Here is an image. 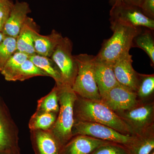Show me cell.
<instances>
[{
  "instance_id": "obj_1",
  "label": "cell",
  "mask_w": 154,
  "mask_h": 154,
  "mask_svg": "<svg viewBox=\"0 0 154 154\" xmlns=\"http://www.w3.org/2000/svg\"><path fill=\"white\" fill-rule=\"evenodd\" d=\"M75 121L87 122L104 125L119 132L134 135L126 122L100 100H91L77 96L74 107Z\"/></svg>"
},
{
  "instance_id": "obj_2",
  "label": "cell",
  "mask_w": 154,
  "mask_h": 154,
  "mask_svg": "<svg viewBox=\"0 0 154 154\" xmlns=\"http://www.w3.org/2000/svg\"><path fill=\"white\" fill-rule=\"evenodd\" d=\"M55 85L58 89L59 111L55 123L49 130L63 147L73 137L74 107L77 95L71 86L65 84Z\"/></svg>"
},
{
  "instance_id": "obj_3",
  "label": "cell",
  "mask_w": 154,
  "mask_h": 154,
  "mask_svg": "<svg viewBox=\"0 0 154 154\" xmlns=\"http://www.w3.org/2000/svg\"><path fill=\"white\" fill-rule=\"evenodd\" d=\"M113 34L105 39L96 56L102 60L113 63L119 57L129 52L133 40L141 30L142 27H133L119 23L110 24Z\"/></svg>"
},
{
  "instance_id": "obj_4",
  "label": "cell",
  "mask_w": 154,
  "mask_h": 154,
  "mask_svg": "<svg viewBox=\"0 0 154 154\" xmlns=\"http://www.w3.org/2000/svg\"><path fill=\"white\" fill-rule=\"evenodd\" d=\"M78 73L72 89L78 96L91 100H100L101 96L97 87L94 69L95 56L87 54L75 55Z\"/></svg>"
},
{
  "instance_id": "obj_5",
  "label": "cell",
  "mask_w": 154,
  "mask_h": 154,
  "mask_svg": "<svg viewBox=\"0 0 154 154\" xmlns=\"http://www.w3.org/2000/svg\"><path fill=\"white\" fill-rule=\"evenodd\" d=\"M72 133L73 137L77 135H85L101 140L122 145L127 149L134 138V135L123 134L104 125L87 122L75 121Z\"/></svg>"
},
{
  "instance_id": "obj_6",
  "label": "cell",
  "mask_w": 154,
  "mask_h": 154,
  "mask_svg": "<svg viewBox=\"0 0 154 154\" xmlns=\"http://www.w3.org/2000/svg\"><path fill=\"white\" fill-rule=\"evenodd\" d=\"M73 43L68 37L61 38L51 58L60 70L63 84L72 86L78 73V65L72 54Z\"/></svg>"
},
{
  "instance_id": "obj_7",
  "label": "cell",
  "mask_w": 154,
  "mask_h": 154,
  "mask_svg": "<svg viewBox=\"0 0 154 154\" xmlns=\"http://www.w3.org/2000/svg\"><path fill=\"white\" fill-rule=\"evenodd\" d=\"M110 24L119 23L133 27L154 30V20L145 16L140 8L123 2L112 6L110 11Z\"/></svg>"
},
{
  "instance_id": "obj_8",
  "label": "cell",
  "mask_w": 154,
  "mask_h": 154,
  "mask_svg": "<svg viewBox=\"0 0 154 154\" xmlns=\"http://www.w3.org/2000/svg\"><path fill=\"white\" fill-rule=\"evenodd\" d=\"M131 128L134 135L154 126V102H139L126 111L116 113Z\"/></svg>"
},
{
  "instance_id": "obj_9",
  "label": "cell",
  "mask_w": 154,
  "mask_h": 154,
  "mask_svg": "<svg viewBox=\"0 0 154 154\" xmlns=\"http://www.w3.org/2000/svg\"><path fill=\"white\" fill-rule=\"evenodd\" d=\"M0 152L21 154L19 145V130L8 108L0 100Z\"/></svg>"
},
{
  "instance_id": "obj_10",
  "label": "cell",
  "mask_w": 154,
  "mask_h": 154,
  "mask_svg": "<svg viewBox=\"0 0 154 154\" xmlns=\"http://www.w3.org/2000/svg\"><path fill=\"white\" fill-rule=\"evenodd\" d=\"M101 100L115 113L129 110L140 102L136 93L119 84L101 96Z\"/></svg>"
},
{
  "instance_id": "obj_11",
  "label": "cell",
  "mask_w": 154,
  "mask_h": 154,
  "mask_svg": "<svg viewBox=\"0 0 154 154\" xmlns=\"http://www.w3.org/2000/svg\"><path fill=\"white\" fill-rule=\"evenodd\" d=\"M132 56L129 52L119 57L113 62V69L119 85L136 93L139 82V73L134 69Z\"/></svg>"
},
{
  "instance_id": "obj_12",
  "label": "cell",
  "mask_w": 154,
  "mask_h": 154,
  "mask_svg": "<svg viewBox=\"0 0 154 154\" xmlns=\"http://www.w3.org/2000/svg\"><path fill=\"white\" fill-rule=\"evenodd\" d=\"M31 10L28 3L16 1L4 26L2 33L5 36L17 38Z\"/></svg>"
},
{
  "instance_id": "obj_13",
  "label": "cell",
  "mask_w": 154,
  "mask_h": 154,
  "mask_svg": "<svg viewBox=\"0 0 154 154\" xmlns=\"http://www.w3.org/2000/svg\"><path fill=\"white\" fill-rule=\"evenodd\" d=\"M30 132L35 154H60L63 147L49 130H35Z\"/></svg>"
},
{
  "instance_id": "obj_14",
  "label": "cell",
  "mask_w": 154,
  "mask_h": 154,
  "mask_svg": "<svg viewBox=\"0 0 154 154\" xmlns=\"http://www.w3.org/2000/svg\"><path fill=\"white\" fill-rule=\"evenodd\" d=\"M113 63L102 60L95 56L94 76L101 96L119 84L113 71Z\"/></svg>"
},
{
  "instance_id": "obj_15",
  "label": "cell",
  "mask_w": 154,
  "mask_h": 154,
  "mask_svg": "<svg viewBox=\"0 0 154 154\" xmlns=\"http://www.w3.org/2000/svg\"><path fill=\"white\" fill-rule=\"evenodd\" d=\"M110 143L85 135H77L63 147L60 154H91L100 146Z\"/></svg>"
},
{
  "instance_id": "obj_16",
  "label": "cell",
  "mask_w": 154,
  "mask_h": 154,
  "mask_svg": "<svg viewBox=\"0 0 154 154\" xmlns=\"http://www.w3.org/2000/svg\"><path fill=\"white\" fill-rule=\"evenodd\" d=\"M38 27L33 19L28 17L17 38V51L24 53L28 56L36 54L34 48L33 36Z\"/></svg>"
},
{
  "instance_id": "obj_17",
  "label": "cell",
  "mask_w": 154,
  "mask_h": 154,
  "mask_svg": "<svg viewBox=\"0 0 154 154\" xmlns=\"http://www.w3.org/2000/svg\"><path fill=\"white\" fill-rule=\"evenodd\" d=\"M63 36L56 30H53L49 35H42L38 31L33 36L34 48L36 54L51 57Z\"/></svg>"
},
{
  "instance_id": "obj_18",
  "label": "cell",
  "mask_w": 154,
  "mask_h": 154,
  "mask_svg": "<svg viewBox=\"0 0 154 154\" xmlns=\"http://www.w3.org/2000/svg\"><path fill=\"white\" fill-rule=\"evenodd\" d=\"M130 154H149L154 149V126L138 134L127 148Z\"/></svg>"
},
{
  "instance_id": "obj_19",
  "label": "cell",
  "mask_w": 154,
  "mask_h": 154,
  "mask_svg": "<svg viewBox=\"0 0 154 154\" xmlns=\"http://www.w3.org/2000/svg\"><path fill=\"white\" fill-rule=\"evenodd\" d=\"M36 66L45 72L48 76L51 77L55 82V85H59L63 84L60 70L51 57L36 54L28 57Z\"/></svg>"
},
{
  "instance_id": "obj_20",
  "label": "cell",
  "mask_w": 154,
  "mask_h": 154,
  "mask_svg": "<svg viewBox=\"0 0 154 154\" xmlns=\"http://www.w3.org/2000/svg\"><path fill=\"white\" fill-rule=\"evenodd\" d=\"M142 29L133 40L132 47L142 49L150 59L152 66H154V38L153 30L149 28Z\"/></svg>"
},
{
  "instance_id": "obj_21",
  "label": "cell",
  "mask_w": 154,
  "mask_h": 154,
  "mask_svg": "<svg viewBox=\"0 0 154 154\" xmlns=\"http://www.w3.org/2000/svg\"><path fill=\"white\" fill-rule=\"evenodd\" d=\"M136 94L141 102L154 101V74L139 73V82Z\"/></svg>"
},
{
  "instance_id": "obj_22",
  "label": "cell",
  "mask_w": 154,
  "mask_h": 154,
  "mask_svg": "<svg viewBox=\"0 0 154 154\" xmlns=\"http://www.w3.org/2000/svg\"><path fill=\"white\" fill-rule=\"evenodd\" d=\"M58 113L47 112L36 110L29 122L30 131L50 130L55 123Z\"/></svg>"
},
{
  "instance_id": "obj_23",
  "label": "cell",
  "mask_w": 154,
  "mask_h": 154,
  "mask_svg": "<svg viewBox=\"0 0 154 154\" xmlns=\"http://www.w3.org/2000/svg\"><path fill=\"white\" fill-rule=\"evenodd\" d=\"M29 56L24 53L16 51L6 62L0 72L5 79L9 82L11 80L19 69L22 63Z\"/></svg>"
},
{
  "instance_id": "obj_24",
  "label": "cell",
  "mask_w": 154,
  "mask_h": 154,
  "mask_svg": "<svg viewBox=\"0 0 154 154\" xmlns=\"http://www.w3.org/2000/svg\"><path fill=\"white\" fill-rule=\"evenodd\" d=\"M36 76H48V75L28 58L22 63L11 80V82L18 81L23 82Z\"/></svg>"
},
{
  "instance_id": "obj_25",
  "label": "cell",
  "mask_w": 154,
  "mask_h": 154,
  "mask_svg": "<svg viewBox=\"0 0 154 154\" xmlns=\"http://www.w3.org/2000/svg\"><path fill=\"white\" fill-rule=\"evenodd\" d=\"M59 109L58 89L55 85L49 94L38 100L36 110L58 113Z\"/></svg>"
},
{
  "instance_id": "obj_26",
  "label": "cell",
  "mask_w": 154,
  "mask_h": 154,
  "mask_svg": "<svg viewBox=\"0 0 154 154\" xmlns=\"http://www.w3.org/2000/svg\"><path fill=\"white\" fill-rule=\"evenodd\" d=\"M17 51V38L5 36L0 44V71L6 62Z\"/></svg>"
},
{
  "instance_id": "obj_27",
  "label": "cell",
  "mask_w": 154,
  "mask_h": 154,
  "mask_svg": "<svg viewBox=\"0 0 154 154\" xmlns=\"http://www.w3.org/2000/svg\"><path fill=\"white\" fill-rule=\"evenodd\" d=\"M91 154H130L125 146L113 143L100 146Z\"/></svg>"
},
{
  "instance_id": "obj_28",
  "label": "cell",
  "mask_w": 154,
  "mask_h": 154,
  "mask_svg": "<svg viewBox=\"0 0 154 154\" xmlns=\"http://www.w3.org/2000/svg\"><path fill=\"white\" fill-rule=\"evenodd\" d=\"M140 8L145 16L154 20V0H144Z\"/></svg>"
},
{
  "instance_id": "obj_29",
  "label": "cell",
  "mask_w": 154,
  "mask_h": 154,
  "mask_svg": "<svg viewBox=\"0 0 154 154\" xmlns=\"http://www.w3.org/2000/svg\"><path fill=\"white\" fill-rule=\"evenodd\" d=\"M14 4L11 0L0 1V19H8Z\"/></svg>"
},
{
  "instance_id": "obj_30",
  "label": "cell",
  "mask_w": 154,
  "mask_h": 154,
  "mask_svg": "<svg viewBox=\"0 0 154 154\" xmlns=\"http://www.w3.org/2000/svg\"><path fill=\"white\" fill-rule=\"evenodd\" d=\"M144 0H123V2L128 5L140 7L141 5Z\"/></svg>"
},
{
  "instance_id": "obj_31",
  "label": "cell",
  "mask_w": 154,
  "mask_h": 154,
  "mask_svg": "<svg viewBox=\"0 0 154 154\" xmlns=\"http://www.w3.org/2000/svg\"><path fill=\"white\" fill-rule=\"evenodd\" d=\"M7 19H0V32H2L5 23Z\"/></svg>"
},
{
  "instance_id": "obj_32",
  "label": "cell",
  "mask_w": 154,
  "mask_h": 154,
  "mask_svg": "<svg viewBox=\"0 0 154 154\" xmlns=\"http://www.w3.org/2000/svg\"><path fill=\"white\" fill-rule=\"evenodd\" d=\"M109 2L110 5L112 7L123 2V0H109Z\"/></svg>"
},
{
  "instance_id": "obj_33",
  "label": "cell",
  "mask_w": 154,
  "mask_h": 154,
  "mask_svg": "<svg viewBox=\"0 0 154 154\" xmlns=\"http://www.w3.org/2000/svg\"><path fill=\"white\" fill-rule=\"evenodd\" d=\"M5 35L3 34L2 32H0V44L2 42L4 38H5Z\"/></svg>"
},
{
  "instance_id": "obj_34",
  "label": "cell",
  "mask_w": 154,
  "mask_h": 154,
  "mask_svg": "<svg viewBox=\"0 0 154 154\" xmlns=\"http://www.w3.org/2000/svg\"><path fill=\"white\" fill-rule=\"evenodd\" d=\"M149 154H154V149L152 150Z\"/></svg>"
},
{
  "instance_id": "obj_35",
  "label": "cell",
  "mask_w": 154,
  "mask_h": 154,
  "mask_svg": "<svg viewBox=\"0 0 154 154\" xmlns=\"http://www.w3.org/2000/svg\"><path fill=\"white\" fill-rule=\"evenodd\" d=\"M0 154H7L4 153L0 152Z\"/></svg>"
},
{
  "instance_id": "obj_36",
  "label": "cell",
  "mask_w": 154,
  "mask_h": 154,
  "mask_svg": "<svg viewBox=\"0 0 154 154\" xmlns=\"http://www.w3.org/2000/svg\"><path fill=\"white\" fill-rule=\"evenodd\" d=\"M0 1H2V0H0Z\"/></svg>"
}]
</instances>
